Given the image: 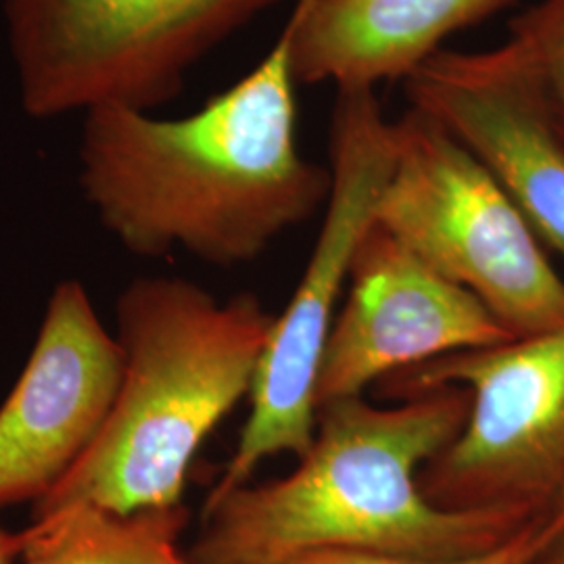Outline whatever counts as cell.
<instances>
[{"label":"cell","instance_id":"17","mask_svg":"<svg viewBox=\"0 0 564 564\" xmlns=\"http://www.w3.org/2000/svg\"><path fill=\"white\" fill-rule=\"evenodd\" d=\"M552 564H564V554H563V558H558V561H556V563H552Z\"/></svg>","mask_w":564,"mask_h":564},{"label":"cell","instance_id":"11","mask_svg":"<svg viewBox=\"0 0 564 564\" xmlns=\"http://www.w3.org/2000/svg\"><path fill=\"white\" fill-rule=\"evenodd\" d=\"M514 0H297L293 72L297 84L377 88L408 80L454 34Z\"/></svg>","mask_w":564,"mask_h":564},{"label":"cell","instance_id":"4","mask_svg":"<svg viewBox=\"0 0 564 564\" xmlns=\"http://www.w3.org/2000/svg\"><path fill=\"white\" fill-rule=\"evenodd\" d=\"M330 195L291 300L276 314L249 393L239 444L205 505L251 484L265 460L302 458L316 433V384L351 263L393 167V120L377 88H337L330 123Z\"/></svg>","mask_w":564,"mask_h":564},{"label":"cell","instance_id":"9","mask_svg":"<svg viewBox=\"0 0 564 564\" xmlns=\"http://www.w3.org/2000/svg\"><path fill=\"white\" fill-rule=\"evenodd\" d=\"M410 107L484 163L540 241L564 260V141L523 48H442L403 82Z\"/></svg>","mask_w":564,"mask_h":564},{"label":"cell","instance_id":"14","mask_svg":"<svg viewBox=\"0 0 564 564\" xmlns=\"http://www.w3.org/2000/svg\"><path fill=\"white\" fill-rule=\"evenodd\" d=\"M531 63L564 141V0H540L510 21V36Z\"/></svg>","mask_w":564,"mask_h":564},{"label":"cell","instance_id":"6","mask_svg":"<svg viewBox=\"0 0 564 564\" xmlns=\"http://www.w3.org/2000/svg\"><path fill=\"white\" fill-rule=\"evenodd\" d=\"M28 116L101 105L151 111L188 72L279 0H0Z\"/></svg>","mask_w":564,"mask_h":564},{"label":"cell","instance_id":"8","mask_svg":"<svg viewBox=\"0 0 564 564\" xmlns=\"http://www.w3.org/2000/svg\"><path fill=\"white\" fill-rule=\"evenodd\" d=\"M349 293L324 349L318 408L421 364L514 339L484 303L442 276L375 223L349 274Z\"/></svg>","mask_w":564,"mask_h":564},{"label":"cell","instance_id":"3","mask_svg":"<svg viewBox=\"0 0 564 564\" xmlns=\"http://www.w3.org/2000/svg\"><path fill=\"white\" fill-rule=\"evenodd\" d=\"M274 318L253 293L223 302L186 279L130 282L118 302L116 402L34 519L72 508L128 517L184 506L191 464L249 398Z\"/></svg>","mask_w":564,"mask_h":564},{"label":"cell","instance_id":"13","mask_svg":"<svg viewBox=\"0 0 564 564\" xmlns=\"http://www.w3.org/2000/svg\"><path fill=\"white\" fill-rule=\"evenodd\" d=\"M563 538L561 527L547 514L535 517L517 533L494 547L466 556H405V554H379V552H316L286 564H538Z\"/></svg>","mask_w":564,"mask_h":564},{"label":"cell","instance_id":"1","mask_svg":"<svg viewBox=\"0 0 564 564\" xmlns=\"http://www.w3.org/2000/svg\"><path fill=\"white\" fill-rule=\"evenodd\" d=\"M295 86L289 20L256 69L188 116L128 105L82 113V188L102 226L141 258L258 260L330 195V167L297 147Z\"/></svg>","mask_w":564,"mask_h":564},{"label":"cell","instance_id":"7","mask_svg":"<svg viewBox=\"0 0 564 564\" xmlns=\"http://www.w3.org/2000/svg\"><path fill=\"white\" fill-rule=\"evenodd\" d=\"M444 387H464L470 410L424 466V496L447 510L542 517L564 489V328L458 351L377 384L395 402Z\"/></svg>","mask_w":564,"mask_h":564},{"label":"cell","instance_id":"5","mask_svg":"<svg viewBox=\"0 0 564 564\" xmlns=\"http://www.w3.org/2000/svg\"><path fill=\"white\" fill-rule=\"evenodd\" d=\"M377 224L514 337L564 328V279L540 237L484 163L416 107L393 120Z\"/></svg>","mask_w":564,"mask_h":564},{"label":"cell","instance_id":"10","mask_svg":"<svg viewBox=\"0 0 564 564\" xmlns=\"http://www.w3.org/2000/svg\"><path fill=\"white\" fill-rule=\"evenodd\" d=\"M120 343L80 282L55 286L20 381L0 405V506L46 498L97 440L120 389Z\"/></svg>","mask_w":564,"mask_h":564},{"label":"cell","instance_id":"15","mask_svg":"<svg viewBox=\"0 0 564 564\" xmlns=\"http://www.w3.org/2000/svg\"><path fill=\"white\" fill-rule=\"evenodd\" d=\"M32 540V527L20 531L0 529V564H18Z\"/></svg>","mask_w":564,"mask_h":564},{"label":"cell","instance_id":"12","mask_svg":"<svg viewBox=\"0 0 564 564\" xmlns=\"http://www.w3.org/2000/svg\"><path fill=\"white\" fill-rule=\"evenodd\" d=\"M186 506L139 514L72 508L34 519L18 564H193L182 552Z\"/></svg>","mask_w":564,"mask_h":564},{"label":"cell","instance_id":"2","mask_svg":"<svg viewBox=\"0 0 564 564\" xmlns=\"http://www.w3.org/2000/svg\"><path fill=\"white\" fill-rule=\"evenodd\" d=\"M468 410L464 387L395 403H324L314 442L289 475L203 506L191 563L286 564L333 550L445 558L505 542L531 519L447 510L421 487L424 466L456 440Z\"/></svg>","mask_w":564,"mask_h":564},{"label":"cell","instance_id":"16","mask_svg":"<svg viewBox=\"0 0 564 564\" xmlns=\"http://www.w3.org/2000/svg\"><path fill=\"white\" fill-rule=\"evenodd\" d=\"M547 514H550V519L554 521V523L558 524L561 529H563L564 535V489L563 494L558 496V500L554 502V506L547 510Z\"/></svg>","mask_w":564,"mask_h":564}]
</instances>
